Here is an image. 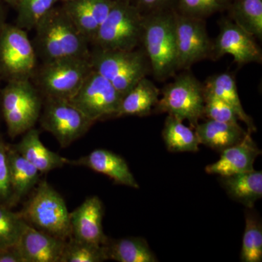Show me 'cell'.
Wrapping results in <instances>:
<instances>
[{
  "label": "cell",
  "mask_w": 262,
  "mask_h": 262,
  "mask_svg": "<svg viewBox=\"0 0 262 262\" xmlns=\"http://www.w3.org/2000/svg\"><path fill=\"white\" fill-rule=\"evenodd\" d=\"M32 39L41 63L71 57H90L87 38L79 31L61 6H55L34 28Z\"/></svg>",
  "instance_id": "6da1fadb"
},
{
  "label": "cell",
  "mask_w": 262,
  "mask_h": 262,
  "mask_svg": "<svg viewBox=\"0 0 262 262\" xmlns=\"http://www.w3.org/2000/svg\"><path fill=\"white\" fill-rule=\"evenodd\" d=\"M141 44L156 80L174 75L177 71L175 10L164 8L144 14Z\"/></svg>",
  "instance_id": "7a4b0ae2"
},
{
  "label": "cell",
  "mask_w": 262,
  "mask_h": 262,
  "mask_svg": "<svg viewBox=\"0 0 262 262\" xmlns=\"http://www.w3.org/2000/svg\"><path fill=\"white\" fill-rule=\"evenodd\" d=\"M90 60L93 69L125 96L151 70L144 49L122 51L93 47Z\"/></svg>",
  "instance_id": "3957f363"
},
{
  "label": "cell",
  "mask_w": 262,
  "mask_h": 262,
  "mask_svg": "<svg viewBox=\"0 0 262 262\" xmlns=\"http://www.w3.org/2000/svg\"><path fill=\"white\" fill-rule=\"evenodd\" d=\"M144 14L130 0H115L98 29L93 47L131 51L141 44Z\"/></svg>",
  "instance_id": "277c9868"
},
{
  "label": "cell",
  "mask_w": 262,
  "mask_h": 262,
  "mask_svg": "<svg viewBox=\"0 0 262 262\" xmlns=\"http://www.w3.org/2000/svg\"><path fill=\"white\" fill-rule=\"evenodd\" d=\"M93 71L90 57L41 63L31 79L43 97L70 100Z\"/></svg>",
  "instance_id": "5b68a950"
},
{
  "label": "cell",
  "mask_w": 262,
  "mask_h": 262,
  "mask_svg": "<svg viewBox=\"0 0 262 262\" xmlns=\"http://www.w3.org/2000/svg\"><path fill=\"white\" fill-rule=\"evenodd\" d=\"M21 214L38 230L66 241L72 237L70 212L64 200L46 181L39 183Z\"/></svg>",
  "instance_id": "8992f818"
},
{
  "label": "cell",
  "mask_w": 262,
  "mask_h": 262,
  "mask_svg": "<svg viewBox=\"0 0 262 262\" xmlns=\"http://www.w3.org/2000/svg\"><path fill=\"white\" fill-rule=\"evenodd\" d=\"M44 97L31 80L8 82L2 91V108L8 134L15 138L34 127Z\"/></svg>",
  "instance_id": "52a82bcc"
},
{
  "label": "cell",
  "mask_w": 262,
  "mask_h": 262,
  "mask_svg": "<svg viewBox=\"0 0 262 262\" xmlns=\"http://www.w3.org/2000/svg\"><path fill=\"white\" fill-rule=\"evenodd\" d=\"M156 110L167 113L184 122L187 120L194 128L204 117V84L190 73H183L160 91Z\"/></svg>",
  "instance_id": "ba28073f"
},
{
  "label": "cell",
  "mask_w": 262,
  "mask_h": 262,
  "mask_svg": "<svg viewBox=\"0 0 262 262\" xmlns=\"http://www.w3.org/2000/svg\"><path fill=\"white\" fill-rule=\"evenodd\" d=\"M38 58L28 32L5 24L0 31V75L8 82L31 80Z\"/></svg>",
  "instance_id": "9c48e42d"
},
{
  "label": "cell",
  "mask_w": 262,
  "mask_h": 262,
  "mask_svg": "<svg viewBox=\"0 0 262 262\" xmlns=\"http://www.w3.org/2000/svg\"><path fill=\"white\" fill-rule=\"evenodd\" d=\"M39 120L63 148L83 136L95 123L69 100L51 97L44 98Z\"/></svg>",
  "instance_id": "30bf717a"
},
{
  "label": "cell",
  "mask_w": 262,
  "mask_h": 262,
  "mask_svg": "<svg viewBox=\"0 0 262 262\" xmlns=\"http://www.w3.org/2000/svg\"><path fill=\"white\" fill-rule=\"evenodd\" d=\"M122 97L110 81L93 69L80 89L69 101L96 122L108 117H116Z\"/></svg>",
  "instance_id": "8fae6325"
},
{
  "label": "cell",
  "mask_w": 262,
  "mask_h": 262,
  "mask_svg": "<svg viewBox=\"0 0 262 262\" xmlns=\"http://www.w3.org/2000/svg\"><path fill=\"white\" fill-rule=\"evenodd\" d=\"M175 30L177 70H188L196 62L212 59L213 42L203 19L175 11Z\"/></svg>",
  "instance_id": "7c38bea8"
},
{
  "label": "cell",
  "mask_w": 262,
  "mask_h": 262,
  "mask_svg": "<svg viewBox=\"0 0 262 262\" xmlns=\"http://www.w3.org/2000/svg\"><path fill=\"white\" fill-rule=\"evenodd\" d=\"M220 34L213 42L212 59L218 60L225 55L233 56L234 61L239 66L250 63H261V48L255 37L241 28L232 19L222 18Z\"/></svg>",
  "instance_id": "4fadbf2b"
},
{
  "label": "cell",
  "mask_w": 262,
  "mask_h": 262,
  "mask_svg": "<svg viewBox=\"0 0 262 262\" xmlns=\"http://www.w3.org/2000/svg\"><path fill=\"white\" fill-rule=\"evenodd\" d=\"M103 205L98 196L84 200L70 213L72 237L78 241L103 245L108 237L103 229Z\"/></svg>",
  "instance_id": "5bb4252c"
},
{
  "label": "cell",
  "mask_w": 262,
  "mask_h": 262,
  "mask_svg": "<svg viewBox=\"0 0 262 262\" xmlns=\"http://www.w3.org/2000/svg\"><path fill=\"white\" fill-rule=\"evenodd\" d=\"M115 3V0H64L61 6L91 45Z\"/></svg>",
  "instance_id": "9a60e30c"
},
{
  "label": "cell",
  "mask_w": 262,
  "mask_h": 262,
  "mask_svg": "<svg viewBox=\"0 0 262 262\" xmlns=\"http://www.w3.org/2000/svg\"><path fill=\"white\" fill-rule=\"evenodd\" d=\"M261 153L251 137V133L248 131L241 142L222 151L220 159L207 165L205 170L207 173L220 177L252 171L255 160Z\"/></svg>",
  "instance_id": "2e32d148"
},
{
  "label": "cell",
  "mask_w": 262,
  "mask_h": 262,
  "mask_svg": "<svg viewBox=\"0 0 262 262\" xmlns=\"http://www.w3.org/2000/svg\"><path fill=\"white\" fill-rule=\"evenodd\" d=\"M69 164L75 166L86 167L95 172L110 177L115 184L139 189L127 162L120 155L107 149H98L75 160H69Z\"/></svg>",
  "instance_id": "e0dca14e"
},
{
  "label": "cell",
  "mask_w": 262,
  "mask_h": 262,
  "mask_svg": "<svg viewBox=\"0 0 262 262\" xmlns=\"http://www.w3.org/2000/svg\"><path fill=\"white\" fill-rule=\"evenodd\" d=\"M66 243L27 223L18 245L25 262H60Z\"/></svg>",
  "instance_id": "ac0fdd59"
},
{
  "label": "cell",
  "mask_w": 262,
  "mask_h": 262,
  "mask_svg": "<svg viewBox=\"0 0 262 262\" xmlns=\"http://www.w3.org/2000/svg\"><path fill=\"white\" fill-rule=\"evenodd\" d=\"M14 149L41 173L62 168L70 160L46 147L40 140L39 130L34 127L24 133Z\"/></svg>",
  "instance_id": "d6986e66"
},
{
  "label": "cell",
  "mask_w": 262,
  "mask_h": 262,
  "mask_svg": "<svg viewBox=\"0 0 262 262\" xmlns=\"http://www.w3.org/2000/svg\"><path fill=\"white\" fill-rule=\"evenodd\" d=\"M194 129L200 144L220 153L241 142L248 132L244 130L238 123H228L212 120L198 123Z\"/></svg>",
  "instance_id": "ffe728a7"
},
{
  "label": "cell",
  "mask_w": 262,
  "mask_h": 262,
  "mask_svg": "<svg viewBox=\"0 0 262 262\" xmlns=\"http://www.w3.org/2000/svg\"><path fill=\"white\" fill-rule=\"evenodd\" d=\"M220 177L221 185L229 198L246 208H253L256 201L262 198L261 170L254 169L252 171Z\"/></svg>",
  "instance_id": "44dd1931"
},
{
  "label": "cell",
  "mask_w": 262,
  "mask_h": 262,
  "mask_svg": "<svg viewBox=\"0 0 262 262\" xmlns=\"http://www.w3.org/2000/svg\"><path fill=\"white\" fill-rule=\"evenodd\" d=\"M160 95V90L144 77L122 97L116 117L149 115L156 108Z\"/></svg>",
  "instance_id": "7402d4cb"
},
{
  "label": "cell",
  "mask_w": 262,
  "mask_h": 262,
  "mask_svg": "<svg viewBox=\"0 0 262 262\" xmlns=\"http://www.w3.org/2000/svg\"><path fill=\"white\" fill-rule=\"evenodd\" d=\"M204 89L207 94L213 95L228 103L233 108L239 120L246 124L248 132L252 134L256 130L253 119L245 112L243 107L235 79L232 74L224 72L211 76L206 80Z\"/></svg>",
  "instance_id": "603a6c76"
},
{
  "label": "cell",
  "mask_w": 262,
  "mask_h": 262,
  "mask_svg": "<svg viewBox=\"0 0 262 262\" xmlns=\"http://www.w3.org/2000/svg\"><path fill=\"white\" fill-rule=\"evenodd\" d=\"M106 260L118 262H157L155 253L145 239L140 237L108 238L104 244Z\"/></svg>",
  "instance_id": "cb8c5ba5"
},
{
  "label": "cell",
  "mask_w": 262,
  "mask_h": 262,
  "mask_svg": "<svg viewBox=\"0 0 262 262\" xmlns=\"http://www.w3.org/2000/svg\"><path fill=\"white\" fill-rule=\"evenodd\" d=\"M8 160L12 199L19 200L37 184L41 173L14 148H8Z\"/></svg>",
  "instance_id": "d4e9b609"
},
{
  "label": "cell",
  "mask_w": 262,
  "mask_h": 262,
  "mask_svg": "<svg viewBox=\"0 0 262 262\" xmlns=\"http://www.w3.org/2000/svg\"><path fill=\"white\" fill-rule=\"evenodd\" d=\"M162 136L170 152H196L199 150L201 144L195 131L170 115L165 119Z\"/></svg>",
  "instance_id": "484cf974"
},
{
  "label": "cell",
  "mask_w": 262,
  "mask_h": 262,
  "mask_svg": "<svg viewBox=\"0 0 262 262\" xmlns=\"http://www.w3.org/2000/svg\"><path fill=\"white\" fill-rule=\"evenodd\" d=\"M228 8L234 23L261 40L262 0H233Z\"/></svg>",
  "instance_id": "4316f807"
},
{
  "label": "cell",
  "mask_w": 262,
  "mask_h": 262,
  "mask_svg": "<svg viewBox=\"0 0 262 262\" xmlns=\"http://www.w3.org/2000/svg\"><path fill=\"white\" fill-rule=\"evenodd\" d=\"M246 226L241 260L243 262L262 261V224L253 208H247L245 213Z\"/></svg>",
  "instance_id": "83f0119b"
},
{
  "label": "cell",
  "mask_w": 262,
  "mask_h": 262,
  "mask_svg": "<svg viewBox=\"0 0 262 262\" xmlns=\"http://www.w3.org/2000/svg\"><path fill=\"white\" fill-rule=\"evenodd\" d=\"M63 0H20L17 10L15 25L29 32L37 22L51 11L58 2Z\"/></svg>",
  "instance_id": "f1b7e54d"
},
{
  "label": "cell",
  "mask_w": 262,
  "mask_h": 262,
  "mask_svg": "<svg viewBox=\"0 0 262 262\" xmlns=\"http://www.w3.org/2000/svg\"><path fill=\"white\" fill-rule=\"evenodd\" d=\"M106 260L103 245L70 237L66 243L60 262H101Z\"/></svg>",
  "instance_id": "f546056e"
},
{
  "label": "cell",
  "mask_w": 262,
  "mask_h": 262,
  "mask_svg": "<svg viewBox=\"0 0 262 262\" xmlns=\"http://www.w3.org/2000/svg\"><path fill=\"white\" fill-rule=\"evenodd\" d=\"M27 222L23 215L0 204V248L18 244Z\"/></svg>",
  "instance_id": "4dcf8cb0"
},
{
  "label": "cell",
  "mask_w": 262,
  "mask_h": 262,
  "mask_svg": "<svg viewBox=\"0 0 262 262\" xmlns=\"http://www.w3.org/2000/svg\"><path fill=\"white\" fill-rule=\"evenodd\" d=\"M229 0H179L180 14L203 19L229 8Z\"/></svg>",
  "instance_id": "1f68e13d"
},
{
  "label": "cell",
  "mask_w": 262,
  "mask_h": 262,
  "mask_svg": "<svg viewBox=\"0 0 262 262\" xmlns=\"http://www.w3.org/2000/svg\"><path fill=\"white\" fill-rule=\"evenodd\" d=\"M204 117L215 121L238 123V117L233 108L213 95L205 92Z\"/></svg>",
  "instance_id": "d6a6232c"
},
{
  "label": "cell",
  "mask_w": 262,
  "mask_h": 262,
  "mask_svg": "<svg viewBox=\"0 0 262 262\" xmlns=\"http://www.w3.org/2000/svg\"><path fill=\"white\" fill-rule=\"evenodd\" d=\"M12 199L9 167H8V147L0 142V204Z\"/></svg>",
  "instance_id": "836d02e7"
},
{
  "label": "cell",
  "mask_w": 262,
  "mask_h": 262,
  "mask_svg": "<svg viewBox=\"0 0 262 262\" xmlns=\"http://www.w3.org/2000/svg\"><path fill=\"white\" fill-rule=\"evenodd\" d=\"M0 262H25L18 244L0 248Z\"/></svg>",
  "instance_id": "e575fe53"
},
{
  "label": "cell",
  "mask_w": 262,
  "mask_h": 262,
  "mask_svg": "<svg viewBox=\"0 0 262 262\" xmlns=\"http://www.w3.org/2000/svg\"><path fill=\"white\" fill-rule=\"evenodd\" d=\"M173 1V0H137L136 5L141 10V13H144V11L150 13L155 10L164 9Z\"/></svg>",
  "instance_id": "d590c367"
},
{
  "label": "cell",
  "mask_w": 262,
  "mask_h": 262,
  "mask_svg": "<svg viewBox=\"0 0 262 262\" xmlns=\"http://www.w3.org/2000/svg\"><path fill=\"white\" fill-rule=\"evenodd\" d=\"M5 24L4 10H3V6H2L1 3H0V31H1V29L4 27Z\"/></svg>",
  "instance_id": "8d00e7d4"
},
{
  "label": "cell",
  "mask_w": 262,
  "mask_h": 262,
  "mask_svg": "<svg viewBox=\"0 0 262 262\" xmlns=\"http://www.w3.org/2000/svg\"><path fill=\"white\" fill-rule=\"evenodd\" d=\"M1 1V0H0ZM2 1L5 2V3H8L10 6L13 7L14 8H16L18 6V3H20V0H2Z\"/></svg>",
  "instance_id": "74e56055"
},
{
  "label": "cell",
  "mask_w": 262,
  "mask_h": 262,
  "mask_svg": "<svg viewBox=\"0 0 262 262\" xmlns=\"http://www.w3.org/2000/svg\"><path fill=\"white\" fill-rule=\"evenodd\" d=\"M63 1H64V0H63ZM63 1H62V2H63Z\"/></svg>",
  "instance_id": "f35d334b"
}]
</instances>
